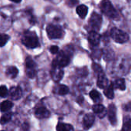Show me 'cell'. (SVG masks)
<instances>
[{
  "label": "cell",
  "mask_w": 131,
  "mask_h": 131,
  "mask_svg": "<svg viewBox=\"0 0 131 131\" xmlns=\"http://www.w3.org/2000/svg\"><path fill=\"white\" fill-rule=\"evenodd\" d=\"M100 8L102 12L111 19H118L119 15L109 0H102L100 3Z\"/></svg>",
  "instance_id": "cell-2"
},
{
  "label": "cell",
  "mask_w": 131,
  "mask_h": 131,
  "mask_svg": "<svg viewBox=\"0 0 131 131\" xmlns=\"http://www.w3.org/2000/svg\"><path fill=\"white\" fill-rule=\"evenodd\" d=\"M8 94L12 100H18L21 98L22 91L19 87H12L8 91Z\"/></svg>",
  "instance_id": "cell-14"
},
{
  "label": "cell",
  "mask_w": 131,
  "mask_h": 131,
  "mask_svg": "<svg viewBox=\"0 0 131 131\" xmlns=\"http://www.w3.org/2000/svg\"><path fill=\"white\" fill-rule=\"evenodd\" d=\"M107 116L111 124L113 126L117 124V108L114 104H111L107 109Z\"/></svg>",
  "instance_id": "cell-10"
},
{
  "label": "cell",
  "mask_w": 131,
  "mask_h": 131,
  "mask_svg": "<svg viewBox=\"0 0 131 131\" xmlns=\"http://www.w3.org/2000/svg\"><path fill=\"white\" fill-rule=\"evenodd\" d=\"M2 131H4V130H2Z\"/></svg>",
  "instance_id": "cell-33"
},
{
  "label": "cell",
  "mask_w": 131,
  "mask_h": 131,
  "mask_svg": "<svg viewBox=\"0 0 131 131\" xmlns=\"http://www.w3.org/2000/svg\"><path fill=\"white\" fill-rule=\"evenodd\" d=\"M97 86L100 88L102 89H105L109 84H108V80L107 78L105 77L104 73H101L100 74H98V78H97Z\"/></svg>",
  "instance_id": "cell-15"
},
{
  "label": "cell",
  "mask_w": 131,
  "mask_h": 131,
  "mask_svg": "<svg viewBox=\"0 0 131 131\" xmlns=\"http://www.w3.org/2000/svg\"><path fill=\"white\" fill-rule=\"evenodd\" d=\"M69 92V89L66 85L64 84H60L57 88V94L59 95H65Z\"/></svg>",
  "instance_id": "cell-23"
},
{
  "label": "cell",
  "mask_w": 131,
  "mask_h": 131,
  "mask_svg": "<svg viewBox=\"0 0 131 131\" xmlns=\"http://www.w3.org/2000/svg\"><path fill=\"white\" fill-rule=\"evenodd\" d=\"M10 1L14 2H15V3H19V2H21V0H10Z\"/></svg>",
  "instance_id": "cell-32"
},
{
  "label": "cell",
  "mask_w": 131,
  "mask_h": 131,
  "mask_svg": "<svg viewBox=\"0 0 131 131\" xmlns=\"http://www.w3.org/2000/svg\"><path fill=\"white\" fill-rule=\"evenodd\" d=\"M93 69H94V71L97 74H101V73H103V71H102V69H101V67L100 66V65H98V64H93Z\"/></svg>",
  "instance_id": "cell-29"
},
{
  "label": "cell",
  "mask_w": 131,
  "mask_h": 131,
  "mask_svg": "<svg viewBox=\"0 0 131 131\" xmlns=\"http://www.w3.org/2000/svg\"><path fill=\"white\" fill-rule=\"evenodd\" d=\"M8 94V91L5 85L0 86V97H5Z\"/></svg>",
  "instance_id": "cell-28"
},
{
  "label": "cell",
  "mask_w": 131,
  "mask_h": 131,
  "mask_svg": "<svg viewBox=\"0 0 131 131\" xmlns=\"http://www.w3.org/2000/svg\"><path fill=\"white\" fill-rule=\"evenodd\" d=\"M113 86L116 89H120L121 91H124L126 88L125 81L123 78H118L113 83Z\"/></svg>",
  "instance_id": "cell-18"
},
{
  "label": "cell",
  "mask_w": 131,
  "mask_h": 131,
  "mask_svg": "<svg viewBox=\"0 0 131 131\" xmlns=\"http://www.w3.org/2000/svg\"><path fill=\"white\" fill-rule=\"evenodd\" d=\"M46 31H47V34H48L49 38H51V39L61 38H62L63 34H64L62 29L59 26L54 25H48Z\"/></svg>",
  "instance_id": "cell-5"
},
{
  "label": "cell",
  "mask_w": 131,
  "mask_h": 131,
  "mask_svg": "<svg viewBox=\"0 0 131 131\" xmlns=\"http://www.w3.org/2000/svg\"><path fill=\"white\" fill-rule=\"evenodd\" d=\"M70 62V58L68 54H67L64 51H61L56 59L54 60L53 64L54 65H57L61 68H64L67 66Z\"/></svg>",
  "instance_id": "cell-7"
},
{
  "label": "cell",
  "mask_w": 131,
  "mask_h": 131,
  "mask_svg": "<svg viewBox=\"0 0 131 131\" xmlns=\"http://www.w3.org/2000/svg\"><path fill=\"white\" fill-rule=\"evenodd\" d=\"M102 24V17L97 12H93L90 18V25L94 31H98Z\"/></svg>",
  "instance_id": "cell-8"
},
{
  "label": "cell",
  "mask_w": 131,
  "mask_h": 131,
  "mask_svg": "<svg viewBox=\"0 0 131 131\" xmlns=\"http://www.w3.org/2000/svg\"><path fill=\"white\" fill-rule=\"evenodd\" d=\"M35 115L38 119H45L50 117V112L45 107H39L35 109Z\"/></svg>",
  "instance_id": "cell-11"
},
{
  "label": "cell",
  "mask_w": 131,
  "mask_h": 131,
  "mask_svg": "<svg viewBox=\"0 0 131 131\" xmlns=\"http://www.w3.org/2000/svg\"><path fill=\"white\" fill-rule=\"evenodd\" d=\"M95 121V117L94 115L93 114H87L83 119V124H84V127L85 129H89L92 127V125L94 124Z\"/></svg>",
  "instance_id": "cell-13"
},
{
  "label": "cell",
  "mask_w": 131,
  "mask_h": 131,
  "mask_svg": "<svg viewBox=\"0 0 131 131\" xmlns=\"http://www.w3.org/2000/svg\"><path fill=\"white\" fill-rule=\"evenodd\" d=\"M93 111L95 114H98L99 117H103L105 114V107L102 104H95L93 106Z\"/></svg>",
  "instance_id": "cell-19"
},
{
  "label": "cell",
  "mask_w": 131,
  "mask_h": 131,
  "mask_svg": "<svg viewBox=\"0 0 131 131\" xmlns=\"http://www.w3.org/2000/svg\"><path fill=\"white\" fill-rule=\"evenodd\" d=\"M78 2V0H68V5H69L70 6H74V5H75Z\"/></svg>",
  "instance_id": "cell-31"
},
{
  "label": "cell",
  "mask_w": 131,
  "mask_h": 131,
  "mask_svg": "<svg viewBox=\"0 0 131 131\" xmlns=\"http://www.w3.org/2000/svg\"><path fill=\"white\" fill-rule=\"evenodd\" d=\"M22 44L28 48H35L39 46V41L37 35L32 32H26L21 38Z\"/></svg>",
  "instance_id": "cell-3"
},
{
  "label": "cell",
  "mask_w": 131,
  "mask_h": 131,
  "mask_svg": "<svg viewBox=\"0 0 131 131\" xmlns=\"http://www.w3.org/2000/svg\"><path fill=\"white\" fill-rule=\"evenodd\" d=\"M13 104L10 101H5L0 104V111L2 112H7L12 109Z\"/></svg>",
  "instance_id": "cell-17"
},
{
  "label": "cell",
  "mask_w": 131,
  "mask_h": 131,
  "mask_svg": "<svg viewBox=\"0 0 131 131\" xmlns=\"http://www.w3.org/2000/svg\"><path fill=\"white\" fill-rule=\"evenodd\" d=\"M122 131H131V120L128 117L124 118Z\"/></svg>",
  "instance_id": "cell-24"
},
{
  "label": "cell",
  "mask_w": 131,
  "mask_h": 131,
  "mask_svg": "<svg viewBox=\"0 0 131 131\" xmlns=\"http://www.w3.org/2000/svg\"><path fill=\"white\" fill-rule=\"evenodd\" d=\"M104 94L109 99H113L114 98V86H113V84H109L104 89Z\"/></svg>",
  "instance_id": "cell-22"
},
{
  "label": "cell",
  "mask_w": 131,
  "mask_h": 131,
  "mask_svg": "<svg viewBox=\"0 0 131 131\" xmlns=\"http://www.w3.org/2000/svg\"><path fill=\"white\" fill-rule=\"evenodd\" d=\"M76 11H77V13L78 15L81 18H84L88 14V7L84 5H80L77 7L76 8Z\"/></svg>",
  "instance_id": "cell-16"
},
{
  "label": "cell",
  "mask_w": 131,
  "mask_h": 131,
  "mask_svg": "<svg viewBox=\"0 0 131 131\" xmlns=\"http://www.w3.org/2000/svg\"><path fill=\"white\" fill-rule=\"evenodd\" d=\"M51 74L52 79L54 81L58 82L62 79V78L64 76V71L62 70V68L52 64V69L51 71Z\"/></svg>",
  "instance_id": "cell-9"
},
{
  "label": "cell",
  "mask_w": 131,
  "mask_h": 131,
  "mask_svg": "<svg viewBox=\"0 0 131 131\" xmlns=\"http://www.w3.org/2000/svg\"><path fill=\"white\" fill-rule=\"evenodd\" d=\"M12 119V114L11 113H6V114H4L1 119H0V123L2 124H6L8 122H9Z\"/></svg>",
  "instance_id": "cell-26"
},
{
  "label": "cell",
  "mask_w": 131,
  "mask_h": 131,
  "mask_svg": "<svg viewBox=\"0 0 131 131\" xmlns=\"http://www.w3.org/2000/svg\"><path fill=\"white\" fill-rule=\"evenodd\" d=\"M111 37L115 42L120 44H124L129 40L128 34L117 28H113L111 29Z\"/></svg>",
  "instance_id": "cell-4"
},
{
  "label": "cell",
  "mask_w": 131,
  "mask_h": 131,
  "mask_svg": "<svg viewBox=\"0 0 131 131\" xmlns=\"http://www.w3.org/2000/svg\"><path fill=\"white\" fill-rule=\"evenodd\" d=\"M9 40V36L6 34H0V47H3Z\"/></svg>",
  "instance_id": "cell-27"
},
{
  "label": "cell",
  "mask_w": 131,
  "mask_h": 131,
  "mask_svg": "<svg viewBox=\"0 0 131 131\" xmlns=\"http://www.w3.org/2000/svg\"><path fill=\"white\" fill-rule=\"evenodd\" d=\"M88 41L93 46H97L100 43L101 35L96 31H91L88 33Z\"/></svg>",
  "instance_id": "cell-12"
},
{
  "label": "cell",
  "mask_w": 131,
  "mask_h": 131,
  "mask_svg": "<svg viewBox=\"0 0 131 131\" xmlns=\"http://www.w3.org/2000/svg\"><path fill=\"white\" fill-rule=\"evenodd\" d=\"M90 97H91V98L94 101H95V102H97V101H100V99L101 98V97L100 93H99L97 91H96V90H93V91H91L90 92Z\"/></svg>",
  "instance_id": "cell-25"
},
{
  "label": "cell",
  "mask_w": 131,
  "mask_h": 131,
  "mask_svg": "<svg viewBox=\"0 0 131 131\" xmlns=\"http://www.w3.org/2000/svg\"><path fill=\"white\" fill-rule=\"evenodd\" d=\"M36 64L31 57H27L25 59V71L26 74L29 78H34L36 74Z\"/></svg>",
  "instance_id": "cell-6"
},
{
  "label": "cell",
  "mask_w": 131,
  "mask_h": 131,
  "mask_svg": "<svg viewBox=\"0 0 131 131\" xmlns=\"http://www.w3.org/2000/svg\"><path fill=\"white\" fill-rule=\"evenodd\" d=\"M57 131H74V127L68 124L59 123L56 127Z\"/></svg>",
  "instance_id": "cell-20"
},
{
  "label": "cell",
  "mask_w": 131,
  "mask_h": 131,
  "mask_svg": "<svg viewBox=\"0 0 131 131\" xmlns=\"http://www.w3.org/2000/svg\"><path fill=\"white\" fill-rule=\"evenodd\" d=\"M130 60L126 56H121L114 61L112 65V72L115 74H126L130 69Z\"/></svg>",
  "instance_id": "cell-1"
},
{
  "label": "cell",
  "mask_w": 131,
  "mask_h": 131,
  "mask_svg": "<svg viewBox=\"0 0 131 131\" xmlns=\"http://www.w3.org/2000/svg\"><path fill=\"white\" fill-rule=\"evenodd\" d=\"M58 51H59V48H58V47L56 46V45H53V46H51V47L50 48V51H51L52 54H57V53L58 52Z\"/></svg>",
  "instance_id": "cell-30"
},
{
  "label": "cell",
  "mask_w": 131,
  "mask_h": 131,
  "mask_svg": "<svg viewBox=\"0 0 131 131\" xmlns=\"http://www.w3.org/2000/svg\"><path fill=\"white\" fill-rule=\"evenodd\" d=\"M18 73V70L15 67H14V66L8 67L7 68L6 71H5L6 75L8 78H15L17 76Z\"/></svg>",
  "instance_id": "cell-21"
}]
</instances>
